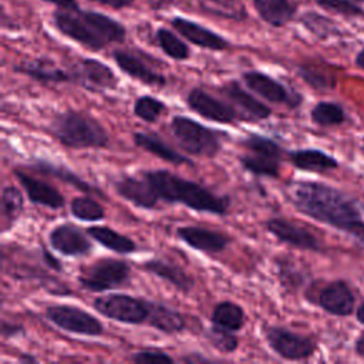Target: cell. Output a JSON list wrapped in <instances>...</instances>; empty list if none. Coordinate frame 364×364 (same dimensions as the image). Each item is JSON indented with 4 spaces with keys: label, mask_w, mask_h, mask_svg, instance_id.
Segmentation results:
<instances>
[{
    "label": "cell",
    "mask_w": 364,
    "mask_h": 364,
    "mask_svg": "<svg viewBox=\"0 0 364 364\" xmlns=\"http://www.w3.org/2000/svg\"><path fill=\"white\" fill-rule=\"evenodd\" d=\"M286 198L303 215L364 243L361 210L343 191L317 181H293L286 188Z\"/></svg>",
    "instance_id": "cell-1"
},
{
    "label": "cell",
    "mask_w": 364,
    "mask_h": 364,
    "mask_svg": "<svg viewBox=\"0 0 364 364\" xmlns=\"http://www.w3.org/2000/svg\"><path fill=\"white\" fill-rule=\"evenodd\" d=\"M53 23L63 36L92 51L121 43L127 36L119 21L98 11L61 9L53 13Z\"/></svg>",
    "instance_id": "cell-2"
},
{
    "label": "cell",
    "mask_w": 364,
    "mask_h": 364,
    "mask_svg": "<svg viewBox=\"0 0 364 364\" xmlns=\"http://www.w3.org/2000/svg\"><path fill=\"white\" fill-rule=\"evenodd\" d=\"M159 199L168 203H181L196 212L223 216L229 209V199L219 196L206 186L175 175L166 169L142 171Z\"/></svg>",
    "instance_id": "cell-3"
},
{
    "label": "cell",
    "mask_w": 364,
    "mask_h": 364,
    "mask_svg": "<svg viewBox=\"0 0 364 364\" xmlns=\"http://www.w3.org/2000/svg\"><path fill=\"white\" fill-rule=\"evenodd\" d=\"M48 132L61 145L73 149H98L109 144V135L102 124L92 115L75 109L54 115L48 125Z\"/></svg>",
    "instance_id": "cell-4"
},
{
    "label": "cell",
    "mask_w": 364,
    "mask_h": 364,
    "mask_svg": "<svg viewBox=\"0 0 364 364\" xmlns=\"http://www.w3.org/2000/svg\"><path fill=\"white\" fill-rule=\"evenodd\" d=\"M169 129L178 145L189 155L213 158L222 148L220 135L223 134H219L189 117L173 115L169 122Z\"/></svg>",
    "instance_id": "cell-5"
},
{
    "label": "cell",
    "mask_w": 364,
    "mask_h": 364,
    "mask_svg": "<svg viewBox=\"0 0 364 364\" xmlns=\"http://www.w3.org/2000/svg\"><path fill=\"white\" fill-rule=\"evenodd\" d=\"M131 280V266L128 262L115 257H102L88 266L78 276V283L82 289L101 293L121 286H127Z\"/></svg>",
    "instance_id": "cell-6"
},
{
    "label": "cell",
    "mask_w": 364,
    "mask_h": 364,
    "mask_svg": "<svg viewBox=\"0 0 364 364\" xmlns=\"http://www.w3.org/2000/svg\"><path fill=\"white\" fill-rule=\"evenodd\" d=\"M151 300L124 293H109L94 299L92 307L107 318L124 324H144L149 317Z\"/></svg>",
    "instance_id": "cell-7"
},
{
    "label": "cell",
    "mask_w": 364,
    "mask_h": 364,
    "mask_svg": "<svg viewBox=\"0 0 364 364\" xmlns=\"http://www.w3.org/2000/svg\"><path fill=\"white\" fill-rule=\"evenodd\" d=\"M46 318L58 328L87 337H98L105 333L104 324L88 311L73 304H51L44 310Z\"/></svg>",
    "instance_id": "cell-8"
},
{
    "label": "cell",
    "mask_w": 364,
    "mask_h": 364,
    "mask_svg": "<svg viewBox=\"0 0 364 364\" xmlns=\"http://www.w3.org/2000/svg\"><path fill=\"white\" fill-rule=\"evenodd\" d=\"M263 334L269 347L284 360H306L316 351V343L310 337L284 327L269 326L264 328Z\"/></svg>",
    "instance_id": "cell-9"
},
{
    "label": "cell",
    "mask_w": 364,
    "mask_h": 364,
    "mask_svg": "<svg viewBox=\"0 0 364 364\" xmlns=\"http://www.w3.org/2000/svg\"><path fill=\"white\" fill-rule=\"evenodd\" d=\"M242 80L250 91H253L267 102L286 105L289 108H296L301 102V95L299 92L287 88L283 82L266 73L250 70L243 73Z\"/></svg>",
    "instance_id": "cell-10"
},
{
    "label": "cell",
    "mask_w": 364,
    "mask_h": 364,
    "mask_svg": "<svg viewBox=\"0 0 364 364\" xmlns=\"http://www.w3.org/2000/svg\"><path fill=\"white\" fill-rule=\"evenodd\" d=\"M73 82L88 91L102 92L117 88L118 77L102 61L95 58H81L71 68Z\"/></svg>",
    "instance_id": "cell-11"
},
{
    "label": "cell",
    "mask_w": 364,
    "mask_h": 364,
    "mask_svg": "<svg viewBox=\"0 0 364 364\" xmlns=\"http://www.w3.org/2000/svg\"><path fill=\"white\" fill-rule=\"evenodd\" d=\"M186 104L193 112L199 114L208 121L233 124L237 119H242L239 111L232 104L216 98L199 87H195L188 92Z\"/></svg>",
    "instance_id": "cell-12"
},
{
    "label": "cell",
    "mask_w": 364,
    "mask_h": 364,
    "mask_svg": "<svg viewBox=\"0 0 364 364\" xmlns=\"http://www.w3.org/2000/svg\"><path fill=\"white\" fill-rule=\"evenodd\" d=\"M87 235L77 225L65 222L53 228L48 242L55 252L70 257H80L88 255L92 249V243Z\"/></svg>",
    "instance_id": "cell-13"
},
{
    "label": "cell",
    "mask_w": 364,
    "mask_h": 364,
    "mask_svg": "<svg viewBox=\"0 0 364 364\" xmlns=\"http://www.w3.org/2000/svg\"><path fill=\"white\" fill-rule=\"evenodd\" d=\"M266 229L280 242L301 250L318 252L321 250V243L316 235L309 229L299 226L283 218H272L266 222Z\"/></svg>",
    "instance_id": "cell-14"
},
{
    "label": "cell",
    "mask_w": 364,
    "mask_h": 364,
    "mask_svg": "<svg viewBox=\"0 0 364 364\" xmlns=\"http://www.w3.org/2000/svg\"><path fill=\"white\" fill-rule=\"evenodd\" d=\"M115 192L141 209H155L161 200L151 182L142 175L136 178L132 175H122L114 181Z\"/></svg>",
    "instance_id": "cell-15"
},
{
    "label": "cell",
    "mask_w": 364,
    "mask_h": 364,
    "mask_svg": "<svg viewBox=\"0 0 364 364\" xmlns=\"http://www.w3.org/2000/svg\"><path fill=\"white\" fill-rule=\"evenodd\" d=\"M316 303L331 316L347 317L355 307V297L346 282L334 280L320 289Z\"/></svg>",
    "instance_id": "cell-16"
},
{
    "label": "cell",
    "mask_w": 364,
    "mask_h": 364,
    "mask_svg": "<svg viewBox=\"0 0 364 364\" xmlns=\"http://www.w3.org/2000/svg\"><path fill=\"white\" fill-rule=\"evenodd\" d=\"M220 92L232 102V105L239 111L242 119L245 121H260L272 115L270 107L255 98L235 80L226 82L220 88Z\"/></svg>",
    "instance_id": "cell-17"
},
{
    "label": "cell",
    "mask_w": 364,
    "mask_h": 364,
    "mask_svg": "<svg viewBox=\"0 0 364 364\" xmlns=\"http://www.w3.org/2000/svg\"><path fill=\"white\" fill-rule=\"evenodd\" d=\"M176 236L189 247L208 255L219 253L230 243V237L225 233L202 226H179Z\"/></svg>",
    "instance_id": "cell-18"
},
{
    "label": "cell",
    "mask_w": 364,
    "mask_h": 364,
    "mask_svg": "<svg viewBox=\"0 0 364 364\" xmlns=\"http://www.w3.org/2000/svg\"><path fill=\"white\" fill-rule=\"evenodd\" d=\"M171 26L183 38H186L188 41H191L198 47L212 50V51H223L229 47V41L225 37L185 17H179V16L173 17L171 20Z\"/></svg>",
    "instance_id": "cell-19"
},
{
    "label": "cell",
    "mask_w": 364,
    "mask_h": 364,
    "mask_svg": "<svg viewBox=\"0 0 364 364\" xmlns=\"http://www.w3.org/2000/svg\"><path fill=\"white\" fill-rule=\"evenodd\" d=\"M16 178L18 179L20 185L23 186L28 200L34 205H41L48 209H61L65 205V199L61 192L54 188L53 185L40 181L23 171H14Z\"/></svg>",
    "instance_id": "cell-20"
},
{
    "label": "cell",
    "mask_w": 364,
    "mask_h": 364,
    "mask_svg": "<svg viewBox=\"0 0 364 364\" xmlns=\"http://www.w3.org/2000/svg\"><path fill=\"white\" fill-rule=\"evenodd\" d=\"M141 267L145 272L169 283L181 293L188 294L195 287V279L191 274H188L185 269H182L179 264L171 260H166L162 257H152L145 260Z\"/></svg>",
    "instance_id": "cell-21"
},
{
    "label": "cell",
    "mask_w": 364,
    "mask_h": 364,
    "mask_svg": "<svg viewBox=\"0 0 364 364\" xmlns=\"http://www.w3.org/2000/svg\"><path fill=\"white\" fill-rule=\"evenodd\" d=\"M112 58L119 67L122 73L129 75L134 80L151 87H165L166 78L161 73L152 70L142 58L127 51V50H115L112 53Z\"/></svg>",
    "instance_id": "cell-22"
},
{
    "label": "cell",
    "mask_w": 364,
    "mask_h": 364,
    "mask_svg": "<svg viewBox=\"0 0 364 364\" xmlns=\"http://www.w3.org/2000/svg\"><path fill=\"white\" fill-rule=\"evenodd\" d=\"M17 73H21L40 82H73L71 70L60 68L53 60L40 57L31 61H24L14 68Z\"/></svg>",
    "instance_id": "cell-23"
},
{
    "label": "cell",
    "mask_w": 364,
    "mask_h": 364,
    "mask_svg": "<svg viewBox=\"0 0 364 364\" xmlns=\"http://www.w3.org/2000/svg\"><path fill=\"white\" fill-rule=\"evenodd\" d=\"M290 164L301 171L324 173L333 171L338 166V162L334 156L328 155L327 152L316 148H304L290 151L287 154Z\"/></svg>",
    "instance_id": "cell-24"
},
{
    "label": "cell",
    "mask_w": 364,
    "mask_h": 364,
    "mask_svg": "<svg viewBox=\"0 0 364 364\" xmlns=\"http://www.w3.org/2000/svg\"><path fill=\"white\" fill-rule=\"evenodd\" d=\"M132 139L136 146L158 156L159 159H164L173 165H193V162L188 156L178 152L175 148L168 145L162 138L152 132H135L132 135Z\"/></svg>",
    "instance_id": "cell-25"
},
{
    "label": "cell",
    "mask_w": 364,
    "mask_h": 364,
    "mask_svg": "<svg viewBox=\"0 0 364 364\" xmlns=\"http://www.w3.org/2000/svg\"><path fill=\"white\" fill-rule=\"evenodd\" d=\"M146 323L164 334H178L186 327V320L182 313L159 301L149 303V317Z\"/></svg>",
    "instance_id": "cell-26"
},
{
    "label": "cell",
    "mask_w": 364,
    "mask_h": 364,
    "mask_svg": "<svg viewBox=\"0 0 364 364\" xmlns=\"http://www.w3.org/2000/svg\"><path fill=\"white\" fill-rule=\"evenodd\" d=\"M31 169H36L37 172L40 173H44V175H50V176H54L71 186H74L75 189H78L80 192H84V193H95L98 196H102L101 191L97 189L94 185L88 183L85 179L80 178L77 173H74L71 169L63 166V165H58V164H53L50 161H46V159H37L36 162H33L30 165Z\"/></svg>",
    "instance_id": "cell-27"
},
{
    "label": "cell",
    "mask_w": 364,
    "mask_h": 364,
    "mask_svg": "<svg viewBox=\"0 0 364 364\" xmlns=\"http://www.w3.org/2000/svg\"><path fill=\"white\" fill-rule=\"evenodd\" d=\"M259 17L273 27H283L296 14V6L290 0H252Z\"/></svg>",
    "instance_id": "cell-28"
},
{
    "label": "cell",
    "mask_w": 364,
    "mask_h": 364,
    "mask_svg": "<svg viewBox=\"0 0 364 364\" xmlns=\"http://www.w3.org/2000/svg\"><path fill=\"white\" fill-rule=\"evenodd\" d=\"M87 233L101 246L119 255H131L138 249L136 243L131 237L121 235L109 226H90L87 228Z\"/></svg>",
    "instance_id": "cell-29"
},
{
    "label": "cell",
    "mask_w": 364,
    "mask_h": 364,
    "mask_svg": "<svg viewBox=\"0 0 364 364\" xmlns=\"http://www.w3.org/2000/svg\"><path fill=\"white\" fill-rule=\"evenodd\" d=\"M280 162L282 158L256 152H247L239 156V164L245 171L255 176L263 178H277L280 171Z\"/></svg>",
    "instance_id": "cell-30"
},
{
    "label": "cell",
    "mask_w": 364,
    "mask_h": 364,
    "mask_svg": "<svg viewBox=\"0 0 364 364\" xmlns=\"http://www.w3.org/2000/svg\"><path fill=\"white\" fill-rule=\"evenodd\" d=\"M245 311L242 306L237 303L225 300L219 301L210 314V321L215 326H219L222 328L230 330V331H239L245 326Z\"/></svg>",
    "instance_id": "cell-31"
},
{
    "label": "cell",
    "mask_w": 364,
    "mask_h": 364,
    "mask_svg": "<svg viewBox=\"0 0 364 364\" xmlns=\"http://www.w3.org/2000/svg\"><path fill=\"white\" fill-rule=\"evenodd\" d=\"M24 208L23 193L13 185H7L1 191L0 199V213L3 230H7L20 218Z\"/></svg>",
    "instance_id": "cell-32"
},
{
    "label": "cell",
    "mask_w": 364,
    "mask_h": 364,
    "mask_svg": "<svg viewBox=\"0 0 364 364\" xmlns=\"http://www.w3.org/2000/svg\"><path fill=\"white\" fill-rule=\"evenodd\" d=\"M297 74L303 78L306 84L318 91L331 90L336 85V78L333 77V74L327 68L316 63L300 64L297 68Z\"/></svg>",
    "instance_id": "cell-33"
},
{
    "label": "cell",
    "mask_w": 364,
    "mask_h": 364,
    "mask_svg": "<svg viewBox=\"0 0 364 364\" xmlns=\"http://www.w3.org/2000/svg\"><path fill=\"white\" fill-rule=\"evenodd\" d=\"M310 118L320 127H334L346 121V111L338 102L320 101L311 108Z\"/></svg>",
    "instance_id": "cell-34"
},
{
    "label": "cell",
    "mask_w": 364,
    "mask_h": 364,
    "mask_svg": "<svg viewBox=\"0 0 364 364\" xmlns=\"http://www.w3.org/2000/svg\"><path fill=\"white\" fill-rule=\"evenodd\" d=\"M156 43L159 46V48L172 60L176 61H183L188 60L191 55V50L189 47L171 30L165 28V27H159L156 30Z\"/></svg>",
    "instance_id": "cell-35"
},
{
    "label": "cell",
    "mask_w": 364,
    "mask_h": 364,
    "mask_svg": "<svg viewBox=\"0 0 364 364\" xmlns=\"http://www.w3.org/2000/svg\"><path fill=\"white\" fill-rule=\"evenodd\" d=\"M71 215L82 222H98L105 218V209L91 196H75L70 202Z\"/></svg>",
    "instance_id": "cell-36"
},
{
    "label": "cell",
    "mask_w": 364,
    "mask_h": 364,
    "mask_svg": "<svg viewBox=\"0 0 364 364\" xmlns=\"http://www.w3.org/2000/svg\"><path fill=\"white\" fill-rule=\"evenodd\" d=\"M300 21L301 24L310 31L313 33L316 37L318 38H328L331 36H336L338 34V27L337 24L326 17V16H321L316 11H307L304 13L301 17H300Z\"/></svg>",
    "instance_id": "cell-37"
},
{
    "label": "cell",
    "mask_w": 364,
    "mask_h": 364,
    "mask_svg": "<svg viewBox=\"0 0 364 364\" xmlns=\"http://www.w3.org/2000/svg\"><path fill=\"white\" fill-rule=\"evenodd\" d=\"M242 146L247 152H256L263 155H270L276 158H283V148L273 139L262 134H249L240 141Z\"/></svg>",
    "instance_id": "cell-38"
},
{
    "label": "cell",
    "mask_w": 364,
    "mask_h": 364,
    "mask_svg": "<svg viewBox=\"0 0 364 364\" xmlns=\"http://www.w3.org/2000/svg\"><path fill=\"white\" fill-rule=\"evenodd\" d=\"M277 277L283 287L289 290H296L306 282V273L294 263V260H290L287 257H283L277 260Z\"/></svg>",
    "instance_id": "cell-39"
},
{
    "label": "cell",
    "mask_w": 364,
    "mask_h": 364,
    "mask_svg": "<svg viewBox=\"0 0 364 364\" xmlns=\"http://www.w3.org/2000/svg\"><path fill=\"white\" fill-rule=\"evenodd\" d=\"M134 115L142 119L144 122H155L166 109L164 101L152 95H141L134 102Z\"/></svg>",
    "instance_id": "cell-40"
},
{
    "label": "cell",
    "mask_w": 364,
    "mask_h": 364,
    "mask_svg": "<svg viewBox=\"0 0 364 364\" xmlns=\"http://www.w3.org/2000/svg\"><path fill=\"white\" fill-rule=\"evenodd\" d=\"M206 338L220 353H233L239 346V340H237L235 331L222 328L215 324H212L208 328Z\"/></svg>",
    "instance_id": "cell-41"
},
{
    "label": "cell",
    "mask_w": 364,
    "mask_h": 364,
    "mask_svg": "<svg viewBox=\"0 0 364 364\" xmlns=\"http://www.w3.org/2000/svg\"><path fill=\"white\" fill-rule=\"evenodd\" d=\"M316 3L324 10H328L346 17L364 16V10L350 0H316Z\"/></svg>",
    "instance_id": "cell-42"
},
{
    "label": "cell",
    "mask_w": 364,
    "mask_h": 364,
    "mask_svg": "<svg viewBox=\"0 0 364 364\" xmlns=\"http://www.w3.org/2000/svg\"><path fill=\"white\" fill-rule=\"evenodd\" d=\"M131 360L136 364H159V363H173L175 360L159 348H144L131 355Z\"/></svg>",
    "instance_id": "cell-43"
},
{
    "label": "cell",
    "mask_w": 364,
    "mask_h": 364,
    "mask_svg": "<svg viewBox=\"0 0 364 364\" xmlns=\"http://www.w3.org/2000/svg\"><path fill=\"white\" fill-rule=\"evenodd\" d=\"M0 331H1V336L4 338H11V337H16V336L24 333V327L21 324H16V323H10L7 320H3Z\"/></svg>",
    "instance_id": "cell-44"
},
{
    "label": "cell",
    "mask_w": 364,
    "mask_h": 364,
    "mask_svg": "<svg viewBox=\"0 0 364 364\" xmlns=\"http://www.w3.org/2000/svg\"><path fill=\"white\" fill-rule=\"evenodd\" d=\"M41 259L47 264V267H50L51 270H54L57 273L63 272V266H61L60 260L57 257H54L47 249H41Z\"/></svg>",
    "instance_id": "cell-45"
},
{
    "label": "cell",
    "mask_w": 364,
    "mask_h": 364,
    "mask_svg": "<svg viewBox=\"0 0 364 364\" xmlns=\"http://www.w3.org/2000/svg\"><path fill=\"white\" fill-rule=\"evenodd\" d=\"M88 1H92V3H98V4H102V6H107V7H111V9H125V7H129L135 0H88Z\"/></svg>",
    "instance_id": "cell-46"
},
{
    "label": "cell",
    "mask_w": 364,
    "mask_h": 364,
    "mask_svg": "<svg viewBox=\"0 0 364 364\" xmlns=\"http://www.w3.org/2000/svg\"><path fill=\"white\" fill-rule=\"evenodd\" d=\"M46 3H51L60 9H65V10H73V9H78L77 1L75 0H43Z\"/></svg>",
    "instance_id": "cell-47"
},
{
    "label": "cell",
    "mask_w": 364,
    "mask_h": 364,
    "mask_svg": "<svg viewBox=\"0 0 364 364\" xmlns=\"http://www.w3.org/2000/svg\"><path fill=\"white\" fill-rule=\"evenodd\" d=\"M354 348H355V353L364 358V333H361L358 336V338L355 340V344H354Z\"/></svg>",
    "instance_id": "cell-48"
},
{
    "label": "cell",
    "mask_w": 364,
    "mask_h": 364,
    "mask_svg": "<svg viewBox=\"0 0 364 364\" xmlns=\"http://www.w3.org/2000/svg\"><path fill=\"white\" fill-rule=\"evenodd\" d=\"M355 64H357L361 70H364V48H363L361 51H358V54L355 55Z\"/></svg>",
    "instance_id": "cell-49"
},
{
    "label": "cell",
    "mask_w": 364,
    "mask_h": 364,
    "mask_svg": "<svg viewBox=\"0 0 364 364\" xmlns=\"http://www.w3.org/2000/svg\"><path fill=\"white\" fill-rule=\"evenodd\" d=\"M355 316H357V320H358L361 324H364V301L358 306Z\"/></svg>",
    "instance_id": "cell-50"
},
{
    "label": "cell",
    "mask_w": 364,
    "mask_h": 364,
    "mask_svg": "<svg viewBox=\"0 0 364 364\" xmlns=\"http://www.w3.org/2000/svg\"><path fill=\"white\" fill-rule=\"evenodd\" d=\"M20 361H21V363H37L38 360H37L34 355H30V354L24 353V354L20 357Z\"/></svg>",
    "instance_id": "cell-51"
},
{
    "label": "cell",
    "mask_w": 364,
    "mask_h": 364,
    "mask_svg": "<svg viewBox=\"0 0 364 364\" xmlns=\"http://www.w3.org/2000/svg\"><path fill=\"white\" fill-rule=\"evenodd\" d=\"M159 3H162V4H166V3H172L173 0H158Z\"/></svg>",
    "instance_id": "cell-52"
},
{
    "label": "cell",
    "mask_w": 364,
    "mask_h": 364,
    "mask_svg": "<svg viewBox=\"0 0 364 364\" xmlns=\"http://www.w3.org/2000/svg\"><path fill=\"white\" fill-rule=\"evenodd\" d=\"M357 1H364V0H357Z\"/></svg>",
    "instance_id": "cell-53"
}]
</instances>
